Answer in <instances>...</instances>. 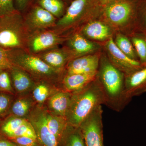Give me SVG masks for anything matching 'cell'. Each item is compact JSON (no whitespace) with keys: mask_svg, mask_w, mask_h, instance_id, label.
Instances as JSON below:
<instances>
[{"mask_svg":"<svg viewBox=\"0 0 146 146\" xmlns=\"http://www.w3.org/2000/svg\"><path fill=\"white\" fill-rule=\"evenodd\" d=\"M15 95L0 92V119L5 117L9 115L11 104Z\"/></svg>","mask_w":146,"mask_h":146,"instance_id":"cell-28","label":"cell"},{"mask_svg":"<svg viewBox=\"0 0 146 146\" xmlns=\"http://www.w3.org/2000/svg\"><path fill=\"white\" fill-rule=\"evenodd\" d=\"M99 56L89 54L82 56L69 61L66 67V74L98 72Z\"/></svg>","mask_w":146,"mask_h":146,"instance_id":"cell-9","label":"cell"},{"mask_svg":"<svg viewBox=\"0 0 146 146\" xmlns=\"http://www.w3.org/2000/svg\"><path fill=\"white\" fill-rule=\"evenodd\" d=\"M103 92L97 78L85 87L72 94L66 119L69 124L79 127L96 108L105 104Z\"/></svg>","mask_w":146,"mask_h":146,"instance_id":"cell-2","label":"cell"},{"mask_svg":"<svg viewBox=\"0 0 146 146\" xmlns=\"http://www.w3.org/2000/svg\"><path fill=\"white\" fill-rule=\"evenodd\" d=\"M29 0H16V6L19 10L24 9L28 3Z\"/></svg>","mask_w":146,"mask_h":146,"instance_id":"cell-36","label":"cell"},{"mask_svg":"<svg viewBox=\"0 0 146 146\" xmlns=\"http://www.w3.org/2000/svg\"><path fill=\"white\" fill-rule=\"evenodd\" d=\"M97 73L65 74L61 80L60 89L69 93H75L83 89L96 78Z\"/></svg>","mask_w":146,"mask_h":146,"instance_id":"cell-13","label":"cell"},{"mask_svg":"<svg viewBox=\"0 0 146 146\" xmlns=\"http://www.w3.org/2000/svg\"><path fill=\"white\" fill-rule=\"evenodd\" d=\"M0 92L16 95L12 86L9 70L0 69Z\"/></svg>","mask_w":146,"mask_h":146,"instance_id":"cell-29","label":"cell"},{"mask_svg":"<svg viewBox=\"0 0 146 146\" xmlns=\"http://www.w3.org/2000/svg\"><path fill=\"white\" fill-rule=\"evenodd\" d=\"M46 117L48 127L56 138L58 143L68 125L67 119L65 117L51 114L46 109Z\"/></svg>","mask_w":146,"mask_h":146,"instance_id":"cell-23","label":"cell"},{"mask_svg":"<svg viewBox=\"0 0 146 146\" xmlns=\"http://www.w3.org/2000/svg\"><path fill=\"white\" fill-rule=\"evenodd\" d=\"M17 146H39L36 140L25 136L7 138Z\"/></svg>","mask_w":146,"mask_h":146,"instance_id":"cell-31","label":"cell"},{"mask_svg":"<svg viewBox=\"0 0 146 146\" xmlns=\"http://www.w3.org/2000/svg\"><path fill=\"white\" fill-rule=\"evenodd\" d=\"M0 146H17L8 138L0 133Z\"/></svg>","mask_w":146,"mask_h":146,"instance_id":"cell-35","label":"cell"},{"mask_svg":"<svg viewBox=\"0 0 146 146\" xmlns=\"http://www.w3.org/2000/svg\"><path fill=\"white\" fill-rule=\"evenodd\" d=\"M36 105L31 93L15 95L9 115L27 119L29 115Z\"/></svg>","mask_w":146,"mask_h":146,"instance_id":"cell-17","label":"cell"},{"mask_svg":"<svg viewBox=\"0 0 146 146\" xmlns=\"http://www.w3.org/2000/svg\"><path fill=\"white\" fill-rule=\"evenodd\" d=\"M60 89L57 84L49 80H36L31 92L36 104L43 106L47 100Z\"/></svg>","mask_w":146,"mask_h":146,"instance_id":"cell-18","label":"cell"},{"mask_svg":"<svg viewBox=\"0 0 146 146\" xmlns=\"http://www.w3.org/2000/svg\"><path fill=\"white\" fill-rule=\"evenodd\" d=\"M82 33L87 38L98 41H104L111 38V29L106 24L100 21L90 22L82 29Z\"/></svg>","mask_w":146,"mask_h":146,"instance_id":"cell-19","label":"cell"},{"mask_svg":"<svg viewBox=\"0 0 146 146\" xmlns=\"http://www.w3.org/2000/svg\"><path fill=\"white\" fill-rule=\"evenodd\" d=\"M46 112L44 106H39L36 104L27 120L34 128L39 146H58L56 138L47 125Z\"/></svg>","mask_w":146,"mask_h":146,"instance_id":"cell-7","label":"cell"},{"mask_svg":"<svg viewBox=\"0 0 146 146\" xmlns=\"http://www.w3.org/2000/svg\"><path fill=\"white\" fill-rule=\"evenodd\" d=\"M104 14L108 21L116 26L132 24L136 27L135 7L129 1L119 0L106 6Z\"/></svg>","mask_w":146,"mask_h":146,"instance_id":"cell-6","label":"cell"},{"mask_svg":"<svg viewBox=\"0 0 146 146\" xmlns=\"http://www.w3.org/2000/svg\"><path fill=\"white\" fill-rule=\"evenodd\" d=\"M97 1L103 5L106 6L119 0H97Z\"/></svg>","mask_w":146,"mask_h":146,"instance_id":"cell-37","label":"cell"},{"mask_svg":"<svg viewBox=\"0 0 146 146\" xmlns=\"http://www.w3.org/2000/svg\"><path fill=\"white\" fill-rule=\"evenodd\" d=\"M40 6L55 17H60L64 11V5L61 0H39Z\"/></svg>","mask_w":146,"mask_h":146,"instance_id":"cell-27","label":"cell"},{"mask_svg":"<svg viewBox=\"0 0 146 146\" xmlns=\"http://www.w3.org/2000/svg\"><path fill=\"white\" fill-rule=\"evenodd\" d=\"M51 67L62 72L64 70L69 60V56L60 49L51 50L42 54L39 56Z\"/></svg>","mask_w":146,"mask_h":146,"instance_id":"cell-20","label":"cell"},{"mask_svg":"<svg viewBox=\"0 0 146 146\" xmlns=\"http://www.w3.org/2000/svg\"><path fill=\"white\" fill-rule=\"evenodd\" d=\"M125 93L129 99L146 93V66L125 75Z\"/></svg>","mask_w":146,"mask_h":146,"instance_id":"cell-12","label":"cell"},{"mask_svg":"<svg viewBox=\"0 0 146 146\" xmlns=\"http://www.w3.org/2000/svg\"><path fill=\"white\" fill-rule=\"evenodd\" d=\"M105 48L110 62L125 75L143 67L139 61L131 59L122 52L116 46L112 37L108 40Z\"/></svg>","mask_w":146,"mask_h":146,"instance_id":"cell-8","label":"cell"},{"mask_svg":"<svg viewBox=\"0 0 146 146\" xmlns=\"http://www.w3.org/2000/svg\"><path fill=\"white\" fill-rule=\"evenodd\" d=\"M16 10L13 5V0H0V16L13 13Z\"/></svg>","mask_w":146,"mask_h":146,"instance_id":"cell-33","label":"cell"},{"mask_svg":"<svg viewBox=\"0 0 146 146\" xmlns=\"http://www.w3.org/2000/svg\"><path fill=\"white\" fill-rule=\"evenodd\" d=\"M13 66L9 58L8 50L0 47V69L9 70Z\"/></svg>","mask_w":146,"mask_h":146,"instance_id":"cell-32","label":"cell"},{"mask_svg":"<svg viewBox=\"0 0 146 146\" xmlns=\"http://www.w3.org/2000/svg\"><path fill=\"white\" fill-rule=\"evenodd\" d=\"M130 38L142 66H146V33L135 31Z\"/></svg>","mask_w":146,"mask_h":146,"instance_id":"cell-25","label":"cell"},{"mask_svg":"<svg viewBox=\"0 0 146 146\" xmlns=\"http://www.w3.org/2000/svg\"><path fill=\"white\" fill-rule=\"evenodd\" d=\"M91 0H74L68 7L64 16L58 21L56 25L63 29L68 27L78 22L84 15Z\"/></svg>","mask_w":146,"mask_h":146,"instance_id":"cell-16","label":"cell"},{"mask_svg":"<svg viewBox=\"0 0 146 146\" xmlns=\"http://www.w3.org/2000/svg\"><path fill=\"white\" fill-rule=\"evenodd\" d=\"M8 51L13 65L26 71L35 81L45 80L56 84L60 78L62 72L51 67L39 56L29 54L22 49Z\"/></svg>","mask_w":146,"mask_h":146,"instance_id":"cell-3","label":"cell"},{"mask_svg":"<svg viewBox=\"0 0 146 146\" xmlns=\"http://www.w3.org/2000/svg\"><path fill=\"white\" fill-rule=\"evenodd\" d=\"M58 146H85L80 127L68 124L58 141Z\"/></svg>","mask_w":146,"mask_h":146,"instance_id":"cell-21","label":"cell"},{"mask_svg":"<svg viewBox=\"0 0 146 146\" xmlns=\"http://www.w3.org/2000/svg\"><path fill=\"white\" fill-rule=\"evenodd\" d=\"M69 45L73 51L79 54H89L99 48L97 44L91 42L78 33L72 36L69 41Z\"/></svg>","mask_w":146,"mask_h":146,"instance_id":"cell-22","label":"cell"},{"mask_svg":"<svg viewBox=\"0 0 146 146\" xmlns=\"http://www.w3.org/2000/svg\"><path fill=\"white\" fill-rule=\"evenodd\" d=\"M60 36L55 32L45 31L35 34L28 39L29 48L36 53L53 48L61 42Z\"/></svg>","mask_w":146,"mask_h":146,"instance_id":"cell-10","label":"cell"},{"mask_svg":"<svg viewBox=\"0 0 146 146\" xmlns=\"http://www.w3.org/2000/svg\"><path fill=\"white\" fill-rule=\"evenodd\" d=\"M1 16H0V18H1Z\"/></svg>","mask_w":146,"mask_h":146,"instance_id":"cell-38","label":"cell"},{"mask_svg":"<svg viewBox=\"0 0 146 146\" xmlns=\"http://www.w3.org/2000/svg\"><path fill=\"white\" fill-rule=\"evenodd\" d=\"M72 97V93L60 89L49 98L44 106L51 114L66 118Z\"/></svg>","mask_w":146,"mask_h":146,"instance_id":"cell-11","label":"cell"},{"mask_svg":"<svg viewBox=\"0 0 146 146\" xmlns=\"http://www.w3.org/2000/svg\"><path fill=\"white\" fill-rule=\"evenodd\" d=\"M27 121V119H26L11 115L1 118L0 133L7 138H10L14 131Z\"/></svg>","mask_w":146,"mask_h":146,"instance_id":"cell-24","label":"cell"},{"mask_svg":"<svg viewBox=\"0 0 146 146\" xmlns=\"http://www.w3.org/2000/svg\"><path fill=\"white\" fill-rule=\"evenodd\" d=\"M102 114L100 106L80 126L85 146H104Z\"/></svg>","mask_w":146,"mask_h":146,"instance_id":"cell-5","label":"cell"},{"mask_svg":"<svg viewBox=\"0 0 146 146\" xmlns=\"http://www.w3.org/2000/svg\"><path fill=\"white\" fill-rule=\"evenodd\" d=\"M56 21L53 15L41 7L36 6L28 15L25 25L30 29L37 31L53 26Z\"/></svg>","mask_w":146,"mask_h":146,"instance_id":"cell-15","label":"cell"},{"mask_svg":"<svg viewBox=\"0 0 146 146\" xmlns=\"http://www.w3.org/2000/svg\"><path fill=\"white\" fill-rule=\"evenodd\" d=\"M137 27L138 31L143 32L146 33V9L141 18L137 20Z\"/></svg>","mask_w":146,"mask_h":146,"instance_id":"cell-34","label":"cell"},{"mask_svg":"<svg viewBox=\"0 0 146 146\" xmlns=\"http://www.w3.org/2000/svg\"><path fill=\"white\" fill-rule=\"evenodd\" d=\"M114 42L125 54L131 59L139 61L138 55L130 39L123 35L118 34L116 35Z\"/></svg>","mask_w":146,"mask_h":146,"instance_id":"cell-26","label":"cell"},{"mask_svg":"<svg viewBox=\"0 0 146 146\" xmlns=\"http://www.w3.org/2000/svg\"><path fill=\"white\" fill-rule=\"evenodd\" d=\"M18 11L0 18V47L7 50L22 49L27 44V29Z\"/></svg>","mask_w":146,"mask_h":146,"instance_id":"cell-4","label":"cell"},{"mask_svg":"<svg viewBox=\"0 0 146 146\" xmlns=\"http://www.w3.org/2000/svg\"><path fill=\"white\" fill-rule=\"evenodd\" d=\"M25 136L36 140V133L31 124L27 120L14 131L10 138Z\"/></svg>","mask_w":146,"mask_h":146,"instance_id":"cell-30","label":"cell"},{"mask_svg":"<svg viewBox=\"0 0 146 146\" xmlns=\"http://www.w3.org/2000/svg\"><path fill=\"white\" fill-rule=\"evenodd\" d=\"M9 72L16 95L31 93L36 82L31 75L15 65L9 69Z\"/></svg>","mask_w":146,"mask_h":146,"instance_id":"cell-14","label":"cell"},{"mask_svg":"<svg viewBox=\"0 0 146 146\" xmlns=\"http://www.w3.org/2000/svg\"><path fill=\"white\" fill-rule=\"evenodd\" d=\"M96 78L104 95V105L114 111L121 112L131 100L125 93V75L103 56L100 59Z\"/></svg>","mask_w":146,"mask_h":146,"instance_id":"cell-1","label":"cell"}]
</instances>
